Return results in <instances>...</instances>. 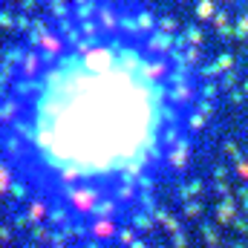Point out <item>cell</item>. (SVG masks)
Here are the masks:
<instances>
[{"instance_id": "6da1fadb", "label": "cell", "mask_w": 248, "mask_h": 248, "mask_svg": "<svg viewBox=\"0 0 248 248\" xmlns=\"http://www.w3.org/2000/svg\"><path fill=\"white\" fill-rule=\"evenodd\" d=\"M217 107V78L165 17L55 3L0 44V231L12 248H168Z\"/></svg>"}]
</instances>
